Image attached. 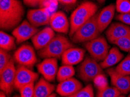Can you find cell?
I'll return each mask as SVG.
<instances>
[{
  "mask_svg": "<svg viewBox=\"0 0 130 97\" xmlns=\"http://www.w3.org/2000/svg\"><path fill=\"white\" fill-rule=\"evenodd\" d=\"M118 97H125V96H124V95H123L121 94V95H119V96H118Z\"/></svg>",
  "mask_w": 130,
  "mask_h": 97,
  "instance_id": "f35d334b",
  "label": "cell"
},
{
  "mask_svg": "<svg viewBox=\"0 0 130 97\" xmlns=\"http://www.w3.org/2000/svg\"><path fill=\"white\" fill-rule=\"evenodd\" d=\"M113 44L119 47L121 50L130 53V37H124L114 41Z\"/></svg>",
  "mask_w": 130,
  "mask_h": 97,
  "instance_id": "f1b7e54d",
  "label": "cell"
},
{
  "mask_svg": "<svg viewBox=\"0 0 130 97\" xmlns=\"http://www.w3.org/2000/svg\"><path fill=\"white\" fill-rule=\"evenodd\" d=\"M74 46L64 35L57 34L46 47L39 51V56L42 58H61L68 49Z\"/></svg>",
  "mask_w": 130,
  "mask_h": 97,
  "instance_id": "3957f363",
  "label": "cell"
},
{
  "mask_svg": "<svg viewBox=\"0 0 130 97\" xmlns=\"http://www.w3.org/2000/svg\"><path fill=\"white\" fill-rule=\"evenodd\" d=\"M38 77L37 73L33 72L27 67L19 65L16 71L14 88L19 90L26 85L35 83Z\"/></svg>",
  "mask_w": 130,
  "mask_h": 97,
  "instance_id": "9c48e42d",
  "label": "cell"
},
{
  "mask_svg": "<svg viewBox=\"0 0 130 97\" xmlns=\"http://www.w3.org/2000/svg\"><path fill=\"white\" fill-rule=\"evenodd\" d=\"M116 19L118 20L126 25L130 26V12L126 13H120L116 16Z\"/></svg>",
  "mask_w": 130,
  "mask_h": 97,
  "instance_id": "d6a6232c",
  "label": "cell"
},
{
  "mask_svg": "<svg viewBox=\"0 0 130 97\" xmlns=\"http://www.w3.org/2000/svg\"><path fill=\"white\" fill-rule=\"evenodd\" d=\"M54 89V85L51 84L44 77L40 78L35 86L33 97H48L53 94Z\"/></svg>",
  "mask_w": 130,
  "mask_h": 97,
  "instance_id": "ffe728a7",
  "label": "cell"
},
{
  "mask_svg": "<svg viewBox=\"0 0 130 97\" xmlns=\"http://www.w3.org/2000/svg\"><path fill=\"white\" fill-rule=\"evenodd\" d=\"M121 94V92L115 87L109 86L104 90L98 91L97 97H118Z\"/></svg>",
  "mask_w": 130,
  "mask_h": 97,
  "instance_id": "d4e9b609",
  "label": "cell"
},
{
  "mask_svg": "<svg viewBox=\"0 0 130 97\" xmlns=\"http://www.w3.org/2000/svg\"><path fill=\"white\" fill-rule=\"evenodd\" d=\"M37 32V27L31 25L28 21L25 20L13 30L12 35L15 38L17 44H21L32 38Z\"/></svg>",
  "mask_w": 130,
  "mask_h": 97,
  "instance_id": "30bf717a",
  "label": "cell"
},
{
  "mask_svg": "<svg viewBox=\"0 0 130 97\" xmlns=\"http://www.w3.org/2000/svg\"><path fill=\"white\" fill-rule=\"evenodd\" d=\"M48 97H56V95L55 94H51Z\"/></svg>",
  "mask_w": 130,
  "mask_h": 97,
  "instance_id": "74e56055",
  "label": "cell"
},
{
  "mask_svg": "<svg viewBox=\"0 0 130 97\" xmlns=\"http://www.w3.org/2000/svg\"><path fill=\"white\" fill-rule=\"evenodd\" d=\"M68 97H94L93 87L92 84H88L75 94Z\"/></svg>",
  "mask_w": 130,
  "mask_h": 97,
  "instance_id": "83f0119b",
  "label": "cell"
},
{
  "mask_svg": "<svg viewBox=\"0 0 130 97\" xmlns=\"http://www.w3.org/2000/svg\"><path fill=\"white\" fill-rule=\"evenodd\" d=\"M107 73L110 77L111 84L121 94L130 92V76H125L118 73L114 68H109Z\"/></svg>",
  "mask_w": 130,
  "mask_h": 97,
  "instance_id": "7c38bea8",
  "label": "cell"
},
{
  "mask_svg": "<svg viewBox=\"0 0 130 97\" xmlns=\"http://www.w3.org/2000/svg\"><path fill=\"white\" fill-rule=\"evenodd\" d=\"M97 1L99 2V3H100V4H102V3H103L104 1H106V0H97Z\"/></svg>",
  "mask_w": 130,
  "mask_h": 97,
  "instance_id": "8d00e7d4",
  "label": "cell"
},
{
  "mask_svg": "<svg viewBox=\"0 0 130 97\" xmlns=\"http://www.w3.org/2000/svg\"><path fill=\"white\" fill-rule=\"evenodd\" d=\"M85 47L90 56L98 62L103 61L110 50L107 40L103 36H99L85 43Z\"/></svg>",
  "mask_w": 130,
  "mask_h": 97,
  "instance_id": "5b68a950",
  "label": "cell"
},
{
  "mask_svg": "<svg viewBox=\"0 0 130 97\" xmlns=\"http://www.w3.org/2000/svg\"><path fill=\"white\" fill-rule=\"evenodd\" d=\"M59 3L64 5H72L74 4L77 0H58Z\"/></svg>",
  "mask_w": 130,
  "mask_h": 97,
  "instance_id": "e575fe53",
  "label": "cell"
},
{
  "mask_svg": "<svg viewBox=\"0 0 130 97\" xmlns=\"http://www.w3.org/2000/svg\"><path fill=\"white\" fill-rule=\"evenodd\" d=\"M25 14L24 7L19 0H0V27L9 31L19 25Z\"/></svg>",
  "mask_w": 130,
  "mask_h": 97,
  "instance_id": "6da1fadb",
  "label": "cell"
},
{
  "mask_svg": "<svg viewBox=\"0 0 130 97\" xmlns=\"http://www.w3.org/2000/svg\"><path fill=\"white\" fill-rule=\"evenodd\" d=\"M116 10L120 13L130 12L129 0H116Z\"/></svg>",
  "mask_w": 130,
  "mask_h": 97,
  "instance_id": "4316f807",
  "label": "cell"
},
{
  "mask_svg": "<svg viewBox=\"0 0 130 97\" xmlns=\"http://www.w3.org/2000/svg\"><path fill=\"white\" fill-rule=\"evenodd\" d=\"M124 57V55L116 47H113L109 50L107 56L100 63L102 69H106L112 67L120 62Z\"/></svg>",
  "mask_w": 130,
  "mask_h": 97,
  "instance_id": "44dd1931",
  "label": "cell"
},
{
  "mask_svg": "<svg viewBox=\"0 0 130 97\" xmlns=\"http://www.w3.org/2000/svg\"><path fill=\"white\" fill-rule=\"evenodd\" d=\"M15 38L3 31L0 32V47L4 50L10 51L16 48Z\"/></svg>",
  "mask_w": 130,
  "mask_h": 97,
  "instance_id": "7402d4cb",
  "label": "cell"
},
{
  "mask_svg": "<svg viewBox=\"0 0 130 97\" xmlns=\"http://www.w3.org/2000/svg\"><path fill=\"white\" fill-rule=\"evenodd\" d=\"M11 59V55L8 51L3 49H0V72L8 66Z\"/></svg>",
  "mask_w": 130,
  "mask_h": 97,
  "instance_id": "f546056e",
  "label": "cell"
},
{
  "mask_svg": "<svg viewBox=\"0 0 130 97\" xmlns=\"http://www.w3.org/2000/svg\"><path fill=\"white\" fill-rule=\"evenodd\" d=\"M16 71L14 60L12 58L8 66L0 72V87L7 95L12 92L14 88Z\"/></svg>",
  "mask_w": 130,
  "mask_h": 97,
  "instance_id": "52a82bcc",
  "label": "cell"
},
{
  "mask_svg": "<svg viewBox=\"0 0 130 97\" xmlns=\"http://www.w3.org/2000/svg\"><path fill=\"white\" fill-rule=\"evenodd\" d=\"M93 81L94 86H96V88L98 89V91L103 90L109 87L107 79L106 78V77L103 74L98 75V76H96L94 79Z\"/></svg>",
  "mask_w": 130,
  "mask_h": 97,
  "instance_id": "484cf974",
  "label": "cell"
},
{
  "mask_svg": "<svg viewBox=\"0 0 130 97\" xmlns=\"http://www.w3.org/2000/svg\"><path fill=\"white\" fill-rule=\"evenodd\" d=\"M128 97H130V95H129L128 96Z\"/></svg>",
  "mask_w": 130,
  "mask_h": 97,
  "instance_id": "60d3db41",
  "label": "cell"
},
{
  "mask_svg": "<svg viewBox=\"0 0 130 97\" xmlns=\"http://www.w3.org/2000/svg\"><path fill=\"white\" fill-rule=\"evenodd\" d=\"M85 51L80 48L72 47L68 49L62 56L63 65L73 66L83 61Z\"/></svg>",
  "mask_w": 130,
  "mask_h": 97,
  "instance_id": "d6986e66",
  "label": "cell"
},
{
  "mask_svg": "<svg viewBox=\"0 0 130 97\" xmlns=\"http://www.w3.org/2000/svg\"><path fill=\"white\" fill-rule=\"evenodd\" d=\"M13 58L19 65L28 68H33L37 62L36 53L31 45L24 44L18 48L14 53Z\"/></svg>",
  "mask_w": 130,
  "mask_h": 97,
  "instance_id": "ba28073f",
  "label": "cell"
},
{
  "mask_svg": "<svg viewBox=\"0 0 130 97\" xmlns=\"http://www.w3.org/2000/svg\"><path fill=\"white\" fill-rule=\"evenodd\" d=\"M13 97H21V96H18V95H16V96H14Z\"/></svg>",
  "mask_w": 130,
  "mask_h": 97,
  "instance_id": "ab89813d",
  "label": "cell"
},
{
  "mask_svg": "<svg viewBox=\"0 0 130 97\" xmlns=\"http://www.w3.org/2000/svg\"><path fill=\"white\" fill-rule=\"evenodd\" d=\"M51 13L46 8L30 9L27 13V21L33 26L39 27L50 24Z\"/></svg>",
  "mask_w": 130,
  "mask_h": 97,
  "instance_id": "8fae6325",
  "label": "cell"
},
{
  "mask_svg": "<svg viewBox=\"0 0 130 97\" xmlns=\"http://www.w3.org/2000/svg\"><path fill=\"white\" fill-rule=\"evenodd\" d=\"M75 73V71L73 66L64 65L59 68L57 74V79L59 82H61L72 78L74 76Z\"/></svg>",
  "mask_w": 130,
  "mask_h": 97,
  "instance_id": "603a6c76",
  "label": "cell"
},
{
  "mask_svg": "<svg viewBox=\"0 0 130 97\" xmlns=\"http://www.w3.org/2000/svg\"><path fill=\"white\" fill-rule=\"evenodd\" d=\"M98 16L96 13L74 33L72 36L73 42L86 43L99 37L100 33L98 28Z\"/></svg>",
  "mask_w": 130,
  "mask_h": 97,
  "instance_id": "277c9868",
  "label": "cell"
},
{
  "mask_svg": "<svg viewBox=\"0 0 130 97\" xmlns=\"http://www.w3.org/2000/svg\"><path fill=\"white\" fill-rule=\"evenodd\" d=\"M116 5L112 4L104 7L98 13V25L100 33H101L107 28L115 16Z\"/></svg>",
  "mask_w": 130,
  "mask_h": 97,
  "instance_id": "ac0fdd59",
  "label": "cell"
},
{
  "mask_svg": "<svg viewBox=\"0 0 130 97\" xmlns=\"http://www.w3.org/2000/svg\"><path fill=\"white\" fill-rule=\"evenodd\" d=\"M129 1H130V0H129Z\"/></svg>",
  "mask_w": 130,
  "mask_h": 97,
  "instance_id": "b9f144b4",
  "label": "cell"
},
{
  "mask_svg": "<svg viewBox=\"0 0 130 97\" xmlns=\"http://www.w3.org/2000/svg\"><path fill=\"white\" fill-rule=\"evenodd\" d=\"M50 25L56 32L65 34L70 33V24L66 15L62 11L55 12L51 15Z\"/></svg>",
  "mask_w": 130,
  "mask_h": 97,
  "instance_id": "5bb4252c",
  "label": "cell"
},
{
  "mask_svg": "<svg viewBox=\"0 0 130 97\" xmlns=\"http://www.w3.org/2000/svg\"><path fill=\"white\" fill-rule=\"evenodd\" d=\"M23 1L26 5L30 7H35L39 6L42 0H23Z\"/></svg>",
  "mask_w": 130,
  "mask_h": 97,
  "instance_id": "836d02e7",
  "label": "cell"
},
{
  "mask_svg": "<svg viewBox=\"0 0 130 97\" xmlns=\"http://www.w3.org/2000/svg\"><path fill=\"white\" fill-rule=\"evenodd\" d=\"M55 35L54 31L52 27H46L38 31L31 38V41L35 49L39 51L46 47Z\"/></svg>",
  "mask_w": 130,
  "mask_h": 97,
  "instance_id": "e0dca14e",
  "label": "cell"
},
{
  "mask_svg": "<svg viewBox=\"0 0 130 97\" xmlns=\"http://www.w3.org/2000/svg\"><path fill=\"white\" fill-rule=\"evenodd\" d=\"M37 70L48 82H53L57 77L58 72V62L56 58H45L37 65Z\"/></svg>",
  "mask_w": 130,
  "mask_h": 97,
  "instance_id": "4fadbf2b",
  "label": "cell"
},
{
  "mask_svg": "<svg viewBox=\"0 0 130 97\" xmlns=\"http://www.w3.org/2000/svg\"><path fill=\"white\" fill-rule=\"evenodd\" d=\"M82 88V83L77 79L72 77L60 82L56 91L61 96L68 97L75 94Z\"/></svg>",
  "mask_w": 130,
  "mask_h": 97,
  "instance_id": "2e32d148",
  "label": "cell"
},
{
  "mask_svg": "<svg viewBox=\"0 0 130 97\" xmlns=\"http://www.w3.org/2000/svg\"><path fill=\"white\" fill-rule=\"evenodd\" d=\"M120 74L130 76V54L128 55L115 68Z\"/></svg>",
  "mask_w": 130,
  "mask_h": 97,
  "instance_id": "cb8c5ba5",
  "label": "cell"
},
{
  "mask_svg": "<svg viewBox=\"0 0 130 97\" xmlns=\"http://www.w3.org/2000/svg\"><path fill=\"white\" fill-rule=\"evenodd\" d=\"M0 97H6V94L3 91H1V94H0Z\"/></svg>",
  "mask_w": 130,
  "mask_h": 97,
  "instance_id": "d590c367",
  "label": "cell"
},
{
  "mask_svg": "<svg viewBox=\"0 0 130 97\" xmlns=\"http://www.w3.org/2000/svg\"><path fill=\"white\" fill-rule=\"evenodd\" d=\"M21 97H33L35 92L34 83H30L22 87L19 90Z\"/></svg>",
  "mask_w": 130,
  "mask_h": 97,
  "instance_id": "1f68e13d",
  "label": "cell"
},
{
  "mask_svg": "<svg viewBox=\"0 0 130 97\" xmlns=\"http://www.w3.org/2000/svg\"><path fill=\"white\" fill-rule=\"evenodd\" d=\"M97 11V5L90 1L85 2L78 6L71 16L70 30L69 33L70 36L72 37L80 26L95 15Z\"/></svg>",
  "mask_w": 130,
  "mask_h": 97,
  "instance_id": "7a4b0ae2",
  "label": "cell"
},
{
  "mask_svg": "<svg viewBox=\"0 0 130 97\" xmlns=\"http://www.w3.org/2000/svg\"><path fill=\"white\" fill-rule=\"evenodd\" d=\"M58 0H42L39 7L40 8H46L52 14L55 12L58 5Z\"/></svg>",
  "mask_w": 130,
  "mask_h": 97,
  "instance_id": "4dcf8cb0",
  "label": "cell"
},
{
  "mask_svg": "<svg viewBox=\"0 0 130 97\" xmlns=\"http://www.w3.org/2000/svg\"><path fill=\"white\" fill-rule=\"evenodd\" d=\"M106 35L111 43L120 38L130 37V26L122 23H113L106 30Z\"/></svg>",
  "mask_w": 130,
  "mask_h": 97,
  "instance_id": "9a60e30c",
  "label": "cell"
},
{
  "mask_svg": "<svg viewBox=\"0 0 130 97\" xmlns=\"http://www.w3.org/2000/svg\"><path fill=\"white\" fill-rule=\"evenodd\" d=\"M78 70L79 77L85 82L93 81L96 76L103 72L100 65L91 56H86Z\"/></svg>",
  "mask_w": 130,
  "mask_h": 97,
  "instance_id": "8992f818",
  "label": "cell"
}]
</instances>
